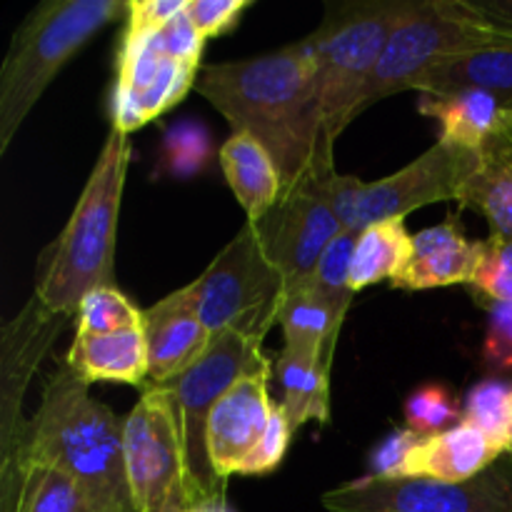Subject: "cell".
<instances>
[{
  "mask_svg": "<svg viewBox=\"0 0 512 512\" xmlns=\"http://www.w3.org/2000/svg\"><path fill=\"white\" fill-rule=\"evenodd\" d=\"M195 90L225 115L233 133L263 145L283 180V193L335 173L318 93V63L308 38L233 63L203 65Z\"/></svg>",
  "mask_w": 512,
  "mask_h": 512,
  "instance_id": "cell-1",
  "label": "cell"
},
{
  "mask_svg": "<svg viewBox=\"0 0 512 512\" xmlns=\"http://www.w3.org/2000/svg\"><path fill=\"white\" fill-rule=\"evenodd\" d=\"M25 465H50L78 483L93 512H133L125 470L123 420L60 365L43 385L38 410L25 425L18 463L0 475L8 493Z\"/></svg>",
  "mask_w": 512,
  "mask_h": 512,
  "instance_id": "cell-2",
  "label": "cell"
},
{
  "mask_svg": "<svg viewBox=\"0 0 512 512\" xmlns=\"http://www.w3.org/2000/svg\"><path fill=\"white\" fill-rule=\"evenodd\" d=\"M128 163V135L110 128L73 215L38 263L33 298L48 313L75 318L85 295L113 285L115 235Z\"/></svg>",
  "mask_w": 512,
  "mask_h": 512,
  "instance_id": "cell-3",
  "label": "cell"
},
{
  "mask_svg": "<svg viewBox=\"0 0 512 512\" xmlns=\"http://www.w3.org/2000/svg\"><path fill=\"white\" fill-rule=\"evenodd\" d=\"M130 0H45L15 28L0 68V155L55 75L105 25L128 18Z\"/></svg>",
  "mask_w": 512,
  "mask_h": 512,
  "instance_id": "cell-4",
  "label": "cell"
},
{
  "mask_svg": "<svg viewBox=\"0 0 512 512\" xmlns=\"http://www.w3.org/2000/svg\"><path fill=\"white\" fill-rule=\"evenodd\" d=\"M420 0L340 5L338 13L308 35L318 63V93L330 138L363 113V95L395 30L418 10Z\"/></svg>",
  "mask_w": 512,
  "mask_h": 512,
  "instance_id": "cell-5",
  "label": "cell"
},
{
  "mask_svg": "<svg viewBox=\"0 0 512 512\" xmlns=\"http://www.w3.org/2000/svg\"><path fill=\"white\" fill-rule=\"evenodd\" d=\"M258 373H270L263 345L235 330H220L188 370L160 385L170 395L178 415L185 455V505L225 495V480L215 475L208 455V418L215 403L235 383Z\"/></svg>",
  "mask_w": 512,
  "mask_h": 512,
  "instance_id": "cell-6",
  "label": "cell"
},
{
  "mask_svg": "<svg viewBox=\"0 0 512 512\" xmlns=\"http://www.w3.org/2000/svg\"><path fill=\"white\" fill-rule=\"evenodd\" d=\"M480 163H483V150L475 153L438 138L433 148L388 178L365 183L335 170L318 183L328 195L343 230L360 233L368 225L383 220H403L405 215L425 205L448 203V200L458 203L465 185L480 170Z\"/></svg>",
  "mask_w": 512,
  "mask_h": 512,
  "instance_id": "cell-7",
  "label": "cell"
},
{
  "mask_svg": "<svg viewBox=\"0 0 512 512\" xmlns=\"http://www.w3.org/2000/svg\"><path fill=\"white\" fill-rule=\"evenodd\" d=\"M490 48H512V30L485 18L470 0H420L390 38L363 95V110L400 90H415L423 73L445 60Z\"/></svg>",
  "mask_w": 512,
  "mask_h": 512,
  "instance_id": "cell-8",
  "label": "cell"
},
{
  "mask_svg": "<svg viewBox=\"0 0 512 512\" xmlns=\"http://www.w3.org/2000/svg\"><path fill=\"white\" fill-rule=\"evenodd\" d=\"M185 293L210 333L235 330L260 345L280 325L288 298L283 275L263 253L250 223L238 230L193 283L185 285Z\"/></svg>",
  "mask_w": 512,
  "mask_h": 512,
  "instance_id": "cell-9",
  "label": "cell"
},
{
  "mask_svg": "<svg viewBox=\"0 0 512 512\" xmlns=\"http://www.w3.org/2000/svg\"><path fill=\"white\" fill-rule=\"evenodd\" d=\"M328 512H512V453L463 483L365 475L320 498Z\"/></svg>",
  "mask_w": 512,
  "mask_h": 512,
  "instance_id": "cell-10",
  "label": "cell"
},
{
  "mask_svg": "<svg viewBox=\"0 0 512 512\" xmlns=\"http://www.w3.org/2000/svg\"><path fill=\"white\" fill-rule=\"evenodd\" d=\"M123 445L133 512H163L175 495H185L178 415L160 385H145L123 420Z\"/></svg>",
  "mask_w": 512,
  "mask_h": 512,
  "instance_id": "cell-11",
  "label": "cell"
},
{
  "mask_svg": "<svg viewBox=\"0 0 512 512\" xmlns=\"http://www.w3.org/2000/svg\"><path fill=\"white\" fill-rule=\"evenodd\" d=\"M318 180H308L283 193L258 223H250L263 253L283 275L288 295L308 285L325 250L343 233V225Z\"/></svg>",
  "mask_w": 512,
  "mask_h": 512,
  "instance_id": "cell-12",
  "label": "cell"
},
{
  "mask_svg": "<svg viewBox=\"0 0 512 512\" xmlns=\"http://www.w3.org/2000/svg\"><path fill=\"white\" fill-rule=\"evenodd\" d=\"M68 318L48 313L38 300H30L18 313V318L10 320L3 328V455H0V475L10 473L18 463L20 445H23L25 425L20 410H23V395L38 370L40 358L50 350L55 335L60 333Z\"/></svg>",
  "mask_w": 512,
  "mask_h": 512,
  "instance_id": "cell-13",
  "label": "cell"
},
{
  "mask_svg": "<svg viewBox=\"0 0 512 512\" xmlns=\"http://www.w3.org/2000/svg\"><path fill=\"white\" fill-rule=\"evenodd\" d=\"M270 373L248 375L215 403L208 418V455L215 475L228 480L260 443L273 418L275 403L268 390Z\"/></svg>",
  "mask_w": 512,
  "mask_h": 512,
  "instance_id": "cell-14",
  "label": "cell"
},
{
  "mask_svg": "<svg viewBox=\"0 0 512 512\" xmlns=\"http://www.w3.org/2000/svg\"><path fill=\"white\" fill-rule=\"evenodd\" d=\"M143 330L150 355L148 385H163L178 378L213 340V333L198 318L185 288L143 310Z\"/></svg>",
  "mask_w": 512,
  "mask_h": 512,
  "instance_id": "cell-15",
  "label": "cell"
},
{
  "mask_svg": "<svg viewBox=\"0 0 512 512\" xmlns=\"http://www.w3.org/2000/svg\"><path fill=\"white\" fill-rule=\"evenodd\" d=\"M503 455L508 453L498 443H493L483 430L463 420L460 425L438 435H423V440L405 458L398 478L463 483V480L493 468Z\"/></svg>",
  "mask_w": 512,
  "mask_h": 512,
  "instance_id": "cell-16",
  "label": "cell"
},
{
  "mask_svg": "<svg viewBox=\"0 0 512 512\" xmlns=\"http://www.w3.org/2000/svg\"><path fill=\"white\" fill-rule=\"evenodd\" d=\"M485 240H470L450 218L448 223L413 235V258L393 280L400 290H430L473 283L483 260Z\"/></svg>",
  "mask_w": 512,
  "mask_h": 512,
  "instance_id": "cell-17",
  "label": "cell"
},
{
  "mask_svg": "<svg viewBox=\"0 0 512 512\" xmlns=\"http://www.w3.org/2000/svg\"><path fill=\"white\" fill-rule=\"evenodd\" d=\"M65 365L90 383H120L143 390L150 375L148 338L143 328L120 330V333L83 335L75 333L73 345L65 355Z\"/></svg>",
  "mask_w": 512,
  "mask_h": 512,
  "instance_id": "cell-18",
  "label": "cell"
},
{
  "mask_svg": "<svg viewBox=\"0 0 512 512\" xmlns=\"http://www.w3.org/2000/svg\"><path fill=\"white\" fill-rule=\"evenodd\" d=\"M220 168L248 223H258L283 195V180L268 150L248 133H230L218 153Z\"/></svg>",
  "mask_w": 512,
  "mask_h": 512,
  "instance_id": "cell-19",
  "label": "cell"
},
{
  "mask_svg": "<svg viewBox=\"0 0 512 512\" xmlns=\"http://www.w3.org/2000/svg\"><path fill=\"white\" fill-rule=\"evenodd\" d=\"M418 110L440 123V140L465 150H480L498 135L503 105L483 90L448 95H420Z\"/></svg>",
  "mask_w": 512,
  "mask_h": 512,
  "instance_id": "cell-20",
  "label": "cell"
},
{
  "mask_svg": "<svg viewBox=\"0 0 512 512\" xmlns=\"http://www.w3.org/2000/svg\"><path fill=\"white\" fill-rule=\"evenodd\" d=\"M460 90H483L512 108V48H490L460 55L435 65L415 85L420 95H448Z\"/></svg>",
  "mask_w": 512,
  "mask_h": 512,
  "instance_id": "cell-21",
  "label": "cell"
},
{
  "mask_svg": "<svg viewBox=\"0 0 512 512\" xmlns=\"http://www.w3.org/2000/svg\"><path fill=\"white\" fill-rule=\"evenodd\" d=\"M343 323L345 318L333 313V308L320 300L313 290H295L285 298L283 313H280V328H283L285 340L283 348L318 360L330 370Z\"/></svg>",
  "mask_w": 512,
  "mask_h": 512,
  "instance_id": "cell-22",
  "label": "cell"
},
{
  "mask_svg": "<svg viewBox=\"0 0 512 512\" xmlns=\"http://www.w3.org/2000/svg\"><path fill=\"white\" fill-rule=\"evenodd\" d=\"M458 203L478 210L495 238L512 240V148L500 133L483 148L480 170L465 185Z\"/></svg>",
  "mask_w": 512,
  "mask_h": 512,
  "instance_id": "cell-23",
  "label": "cell"
},
{
  "mask_svg": "<svg viewBox=\"0 0 512 512\" xmlns=\"http://www.w3.org/2000/svg\"><path fill=\"white\" fill-rule=\"evenodd\" d=\"M275 375L280 383V408L293 428L305 423L325 425L330 420V370L318 360L280 350L275 358Z\"/></svg>",
  "mask_w": 512,
  "mask_h": 512,
  "instance_id": "cell-24",
  "label": "cell"
},
{
  "mask_svg": "<svg viewBox=\"0 0 512 512\" xmlns=\"http://www.w3.org/2000/svg\"><path fill=\"white\" fill-rule=\"evenodd\" d=\"M413 258V235L403 220H383L360 230L350 263V288L358 290L393 283Z\"/></svg>",
  "mask_w": 512,
  "mask_h": 512,
  "instance_id": "cell-25",
  "label": "cell"
},
{
  "mask_svg": "<svg viewBox=\"0 0 512 512\" xmlns=\"http://www.w3.org/2000/svg\"><path fill=\"white\" fill-rule=\"evenodd\" d=\"M3 512H93L73 478L50 465H25L8 493H0Z\"/></svg>",
  "mask_w": 512,
  "mask_h": 512,
  "instance_id": "cell-26",
  "label": "cell"
},
{
  "mask_svg": "<svg viewBox=\"0 0 512 512\" xmlns=\"http://www.w3.org/2000/svg\"><path fill=\"white\" fill-rule=\"evenodd\" d=\"M355 240H358V233L343 230V233L330 243V248L325 250L318 268H315L313 278L305 285V288L313 290L320 300H325V303L333 308V313H338L340 318L348 315L355 295V290L350 288V263H353Z\"/></svg>",
  "mask_w": 512,
  "mask_h": 512,
  "instance_id": "cell-27",
  "label": "cell"
},
{
  "mask_svg": "<svg viewBox=\"0 0 512 512\" xmlns=\"http://www.w3.org/2000/svg\"><path fill=\"white\" fill-rule=\"evenodd\" d=\"M130 328H143V310L135 308L133 300L115 285L85 295L75 313V333L105 335Z\"/></svg>",
  "mask_w": 512,
  "mask_h": 512,
  "instance_id": "cell-28",
  "label": "cell"
},
{
  "mask_svg": "<svg viewBox=\"0 0 512 512\" xmlns=\"http://www.w3.org/2000/svg\"><path fill=\"white\" fill-rule=\"evenodd\" d=\"M213 158L210 133L200 123H178L168 128L160 153V170L173 178H190L208 168Z\"/></svg>",
  "mask_w": 512,
  "mask_h": 512,
  "instance_id": "cell-29",
  "label": "cell"
},
{
  "mask_svg": "<svg viewBox=\"0 0 512 512\" xmlns=\"http://www.w3.org/2000/svg\"><path fill=\"white\" fill-rule=\"evenodd\" d=\"M405 423L418 435H438L463 423L465 408L445 385H423L405 400Z\"/></svg>",
  "mask_w": 512,
  "mask_h": 512,
  "instance_id": "cell-30",
  "label": "cell"
},
{
  "mask_svg": "<svg viewBox=\"0 0 512 512\" xmlns=\"http://www.w3.org/2000/svg\"><path fill=\"white\" fill-rule=\"evenodd\" d=\"M510 383L503 380H483L475 385L465 400V415L470 425L483 430L493 443H498L505 453H512L510 425H508V400Z\"/></svg>",
  "mask_w": 512,
  "mask_h": 512,
  "instance_id": "cell-31",
  "label": "cell"
},
{
  "mask_svg": "<svg viewBox=\"0 0 512 512\" xmlns=\"http://www.w3.org/2000/svg\"><path fill=\"white\" fill-rule=\"evenodd\" d=\"M470 285L490 303H512V240L495 235L485 240L483 260Z\"/></svg>",
  "mask_w": 512,
  "mask_h": 512,
  "instance_id": "cell-32",
  "label": "cell"
},
{
  "mask_svg": "<svg viewBox=\"0 0 512 512\" xmlns=\"http://www.w3.org/2000/svg\"><path fill=\"white\" fill-rule=\"evenodd\" d=\"M293 433H295L293 423H290V418L285 415V410L275 403L268 430H265V435L260 438V443L250 450L248 458L240 463L238 475L250 478V475L273 473V470L283 463L285 453H288L290 448V440H293Z\"/></svg>",
  "mask_w": 512,
  "mask_h": 512,
  "instance_id": "cell-33",
  "label": "cell"
},
{
  "mask_svg": "<svg viewBox=\"0 0 512 512\" xmlns=\"http://www.w3.org/2000/svg\"><path fill=\"white\" fill-rule=\"evenodd\" d=\"M143 38H148L150 45H153L160 55H165V58L188 65H203L200 60H203L205 38L193 28V23L188 20L185 10L178 18L170 20L165 28H160L158 33L143 35Z\"/></svg>",
  "mask_w": 512,
  "mask_h": 512,
  "instance_id": "cell-34",
  "label": "cell"
},
{
  "mask_svg": "<svg viewBox=\"0 0 512 512\" xmlns=\"http://www.w3.org/2000/svg\"><path fill=\"white\" fill-rule=\"evenodd\" d=\"M250 5H253V0H188L185 15L193 23V28L208 40L235 28Z\"/></svg>",
  "mask_w": 512,
  "mask_h": 512,
  "instance_id": "cell-35",
  "label": "cell"
},
{
  "mask_svg": "<svg viewBox=\"0 0 512 512\" xmlns=\"http://www.w3.org/2000/svg\"><path fill=\"white\" fill-rule=\"evenodd\" d=\"M480 358L490 373L512 370V303H490L488 333Z\"/></svg>",
  "mask_w": 512,
  "mask_h": 512,
  "instance_id": "cell-36",
  "label": "cell"
},
{
  "mask_svg": "<svg viewBox=\"0 0 512 512\" xmlns=\"http://www.w3.org/2000/svg\"><path fill=\"white\" fill-rule=\"evenodd\" d=\"M188 0H130L128 18H125V35H143L158 33L160 28L178 18L185 10Z\"/></svg>",
  "mask_w": 512,
  "mask_h": 512,
  "instance_id": "cell-37",
  "label": "cell"
},
{
  "mask_svg": "<svg viewBox=\"0 0 512 512\" xmlns=\"http://www.w3.org/2000/svg\"><path fill=\"white\" fill-rule=\"evenodd\" d=\"M420 440H423V435L413 433L410 428L390 433L388 438L375 448L373 460H370V475H373V478H388V480L398 478L405 458H408L410 450H413Z\"/></svg>",
  "mask_w": 512,
  "mask_h": 512,
  "instance_id": "cell-38",
  "label": "cell"
},
{
  "mask_svg": "<svg viewBox=\"0 0 512 512\" xmlns=\"http://www.w3.org/2000/svg\"><path fill=\"white\" fill-rule=\"evenodd\" d=\"M485 18L512 30V0H470Z\"/></svg>",
  "mask_w": 512,
  "mask_h": 512,
  "instance_id": "cell-39",
  "label": "cell"
},
{
  "mask_svg": "<svg viewBox=\"0 0 512 512\" xmlns=\"http://www.w3.org/2000/svg\"><path fill=\"white\" fill-rule=\"evenodd\" d=\"M180 512H235L228 505V500L223 498H213V500H205V503H195V505H185Z\"/></svg>",
  "mask_w": 512,
  "mask_h": 512,
  "instance_id": "cell-40",
  "label": "cell"
},
{
  "mask_svg": "<svg viewBox=\"0 0 512 512\" xmlns=\"http://www.w3.org/2000/svg\"><path fill=\"white\" fill-rule=\"evenodd\" d=\"M498 133L508 140V145L512 148V108H505L503 115H500V128Z\"/></svg>",
  "mask_w": 512,
  "mask_h": 512,
  "instance_id": "cell-41",
  "label": "cell"
},
{
  "mask_svg": "<svg viewBox=\"0 0 512 512\" xmlns=\"http://www.w3.org/2000/svg\"><path fill=\"white\" fill-rule=\"evenodd\" d=\"M183 508H185V495L180 493V495H175V498H173V503H170L168 508H165L163 512H180V510H183Z\"/></svg>",
  "mask_w": 512,
  "mask_h": 512,
  "instance_id": "cell-42",
  "label": "cell"
},
{
  "mask_svg": "<svg viewBox=\"0 0 512 512\" xmlns=\"http://www.w3.org/2000/svg\"><path fill=\"white\" fill-rule=\"evenodd\" d=\"M508 425H510V443H512V390H510V400H508Z\"/></svg>",
  "mask_w": 512,
  "mask_h": 512,
  "instance_id": "cell-43",
  "label": "cell"
}]
</instances>
